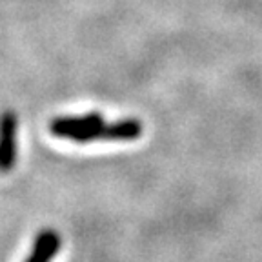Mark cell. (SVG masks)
I'll return each mask as SVG.
<instances>
[{"instance_id":"1","label":"cell","mask_w":262,"mask_h":262,"mask_svg":"<svg viewBox=\"0 0 262 262\" xmlns=\"http://www.w3.org/2000/svg\"><path fill=\"white\" fill-rule=\"evenodd\" d=\"M142 135V122L139 119H124L113 124H98L75 137V142H93V140H135Z\"/></svg>"},{"instance_id":"2","label":"cell","mask_w":262,"mask_h":262,"mask_svg":"<svg viewBox=\"0 0 262 262\" xmlns=\"http://www.w3.org/2000/svg\"><path fill=\"white\" fill-rule=\"evenodd\" d=\"M18 117L6 110L0 113V173L13 169L18 155Z\"/></svg>"},{"instance_id":"3","label":"cell","mask_w":262,"mask_h":262,"mask_svg":"<svg viewBox=\"0 0 262 262\" xmlns=\"http://www.w3.org/2000/svg\"><path fill=\"white\" fill-rule=\"evenodd\" d=\"M104 122V117L100 113H88V115H78V117H57L49 124V131L55 137H62V139H71L84 133L86 129Z\"/></svg>"},{"instance_id":"4","label":"cell","mask_w":262,"mask_h":262,"mask_svg":"<svg viewBox=\"0 0 262 262\" xmlns=\"http://www.w3.org/2000/svg\"><path fill=\"white\" fill-rule=\"evenodd\" d=\"M60 235L55 229H42L35 238L31 255L24 262H51L60 251Z\"/></svg>"}]
</instances>
